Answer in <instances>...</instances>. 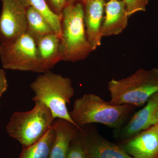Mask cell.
Here are the masks:
<instances>
[{
  "label": "cell",
  "instance_id": "cell-1",
  "mask_svg": "<svg viewBox=\"0 0 158 158\" xmlns=\"http://www.w3.org/2000/svg\"><path fill=\"white\" fill-rule=\"evenodd\" d=\"M135 108L131 105H112L98 95L89 93L75 100L69 114L81 128L98 123L118 130L126 123Z\"/></svg>",
  "mask_w": 158,
  "mask_h": 158
},
{
  "label": "cell",
  "instance_id": "cell-2",
  "mask_svg": "<svg viewBox=\"0 0 158 158\" xmlns=\"http://www.w3.org/2000/svg\"><path fill=\"white\" fill-rule=\"evenodd\" d=\"M31 88L34 93L33 101L44 104L51 110L55 119L67 120L82 130L72 119L67 108V105L74 95L70 78L47 71L31 83Z\"/></svg>",
  "mask_w": 158,
  "mask_h": 158
},
{
  "label": "cell",
  "instance_id": "cell-3",
  "mask_svg": "<svg viewBox=\"0 0 158 158\" xmlns=\"http://www.w3.org/2000/svg\"><path fill=\"white\" fill-rule=\"evenodd\" d=\"M61 29L60 49L62 61L84 60L93 52L86 34L81 4L66 5L62 13Z\"/></svg>",
  "mask_w": 158,
  "mask_h": 158
},
{
  "label": "cell",
  "instance_id": "cell-4",
  "mask_svg": "<svg viewBox=\"0 0 158 158\" xmlns=\"http://www.w3.org/2000/svg\"><path fill=\"white\" fill-rule=\"evenodd\" d=\"M108 89L111 104L140 106L158 92V69H138L125 78L112 79Z\"/></svg>",
  "mask_w": 158,
  "mask_h": 158
},
{
  "label": "cell",
  "instance_id": "cell-5",
  "mask_svg": "<svg viewBox=\"0 0 158 158\" xmlns=\"http://www.w3.org/2000/svg\"><path fill=\"white\" fill-rule=\"evenodd\" d=\"M34 108L27 112H14L6 130L10 137L19 142L23 148L39 141L52 127L55 121L51 110L41 102H34Z\"/></svg>",
  "mask_w": 158,
  "mask_h": 158
},
{
  "label": "cell",
  "instance_id": "cell-6",
  "mask_svg": "<svg viewBox=\"0 0 158 158\" xmlns=\"http://www.w3.org/2000/svg\"><path fill=\"white\" fill-rule=\"evenodd\" d=\"M0 59L5 69L45 72L38 57L36 43L27 33L13 42L1 44Z\"/></svg>",
  "mask_w": 158,
  "mask_h": 158
},
{
  "label": "cell",
  "instance_id": "cell-7",
  "mask_svg": "<svg viewBox=\"0 0 158 158\" xmlns=\"http://www.w3.org/2000/svg\"><path fill=\"white\" fill-rule=\"evenodd\" d=\"M0 42H13L27 33V8L20 0H1Z\"/></svg>",
  "mask_w": 158,
  "mask_h": 158
},
{
  "label": "cell",
  "instance_id": "cell-8",
  "mask_svg": "<svg viewBox=\"0 0 158 158\" xmlns=\"http://www.w3.org/2000/svg\"><path fill=\"white\" fill-rule=\"evenodd\" d=\"M77 138L85 150L87 158H135L118 144L112 143L101 135L89 125L79 131Z\"/></svg>",
  "mask_w": 158,
  "mask_h": 158
},
{
  "label": "cell",
  "instance_id": "cell-9",
  "mask_svg": "<svg viewBox=\"0 0 158 158\" xmlns=\"http://www.w3.org/2000/svg\"><path fill=\"white\" fill-rule=\"evenodd\" d=\"M158 107V92L148 100L143 109L134 113L121 128L116 130L115 137L121 141L133 138L141 132L157 124L156 113Z\"/></svg>",
  "mask_w": 158,
  "mask_h": 158
},
{
  "label": "cell",
  "instance_id": "cell-10",
  "mask_svg": "<svg viewBox=\"0 0 158 158\" xmlns=\"http://www.w3.org/2000/svg\"><path fill=\"white\" fill-rule=\"evenodd\" d=\"M135 158H158V124L118 144Z\"/></svg>",
  "mask_w": 158,
  "mask_h": 158
},
{
  "label": "cell",
  "instance_id": "cell-11",
  "mask_svg": "<svg viewBox=\"0 0 158 158\" xmlns=\"http://www.w3.org/2000/svg\"><path fill=\"white\" fill-rule=\"evenodd\" d=\"M84 22L88 41L93 51L101 44V28L105 2L104 0H84Z\"/></svg>",
  "mask_w": 158,
  "mask_h": 158
},
{
  "label": "cell",
  "instance_id": "cell-12",
  "mask_svg": "<svg viewBox=\"0 0 158 158\" xmlns=\"http://www.w3.org/2000/svg\"><path fill=\"white\" fill-rule=\"evenodd\" d=\"M106 16L101 28L102 37L120 34L128 24L127 11L122 0H110L105 4Z\"/></svg>",
  "mask_w": 158,
  "mask_h": 158
},
{
  "label": "cell",
  "instance_id": "cell-13",
  "mask_svg": "<svg viewBox=\"0 0 158 158\" xmlns=\"http://www.w3.org/2000/svg\"><path fill=\"white\" fill-rule=\"evenodd\" d=\"M52 127L55 131V138L49 158H66L69 145L81 130L61 118L55 119Z\"/></svg>",
  "mask_w": 158,
  "mask_h": 158
},
{
  "label": "cell",
  "instance_id": "cell-14",
  "mask_svg": "<svg viewBox=\"0 0 158 158\" xmlns=\"http://www.w3.org/2000/svg\"><path fill=\"white\" fill-rule=\"evenodd\" d=\"M36 43L38 57L45 72L62 61L60 38L56 34L53 33L46 35Z\"/></svg>",
  "mask_w": 158,
  "mask_h": 158
},
{
  "label": "cell",
  "instance_id": "cell-15",
  "mask_svg": "<svg viewBox=\"0 0 158 158\" xmlns=\"http://www.w3.org/2000/svg\"><path fill=\"white\" fill-rule=\"evenodd\" d=\"M27 33L35 42L45 35L54 33L45 19L31 6L27 8Z\"/></svg>",
  "mask_w": 158,
  "mask_h": 158
},
{
  "label": "cell",
  "instance_id": "cell-16",
  "mask_svg": "<svg viewBox=\"0 0 158 158\" xmlns=\"http://www.w3.org/2000/svg\"><path fill=\"white\" fill-rule=\"evenodd\" d=\"M55 138V131L51 127L39 141L23 148L19 158H49Z\"/></svg>",
  "mask_w": 158,
  "mask_h": 158
},
{
  "label": "cell",
  "instance_id": "cell-17",
  "mask_svg": "<svg viewBox=\"0 0 158 158\" xmlns=\"http://www.w3.org/2000/svg\"><path fill=\"white\" fill-rule=\"evenodd\" d=\"M27 8L31 6L42 15L48 23L54 33L61 39L62 36V15L54 12L49 7L45 0H20Z\"/></svg>",
  "mask_w": 158,
  "mask_h": 158
},
{
  "label": "cell",
  "instance_id": "cell-18",
  "mask_svg": "<svg viewBox=\"0 0 158 158\" xmlns=\"http://www.w3.org/2000/svg\"><path fill=\"white\" fill-rule=\"evenodd\" d=\"M77 135L69 145L66 158H86V153L82 146Z\"/></svg>",
  "mask_w": 158,
  "mask_h": 158
},
{
  "label": "cell",
  "instance_id": "cell-19",
  "mask_svg": "<svg viewBox=\"0 0 158 158\" xmlns=\"http://www.w3.org/2000/svg\"><path fill=\"white\" fill-rule=\"evenodd\" d=\"M125 5L128 15H131L139 11H144L145 6L142 0H122Z\"/></svg>",
  "mask_w": 158,
  "mask_h": 158
},
{
  "label": "cell",
  "instance_id": "cell-20",
  "mask_svg": "<svg viewBox=\"0 0 158 158\" xmlns=\"http://www.w3.org/2000/svg\"><path fill=\"white\" fill-rule=\"evenodd\" d=\"M8 87L6 72L4 69H0V99L4 93L6 92Z\"/></svg>",
  "mask_w": 158,
  "mask_h": 158
},
{
  "label": "cell",
  "instance_id": "cell-21",
  "mask_svg": "<svg viewBox=\"0 0 158 158\" xmlns=\"http://www.w3.org/2000/svg\"><path fill=\"white\" fill-rule=\"evenodd\" d=\"M51 4L59 15H62V11L66 5V0H50Z\"/></svg>",
  "mask_w": 158,
  "mask_h": 158
},
{
  "label": "cell",
  "instance_id": "cell-22",
  "mask_svg": "<svg viewBox=\"0 0 158 158\" xmlns=\"http://www.w3.org/2000/svg\"><path fill=\"white\" fill-rule=\"evenodd\" d=\"M75 1H76V0H66V5L73 3V2H74Z\"/></svg>",
  "mask_w": 158,
  "mask_h": 158
},
{
  "label": "cell",
  "instance_id": "cell-23",
  "mask_svg": "<svg viewBox=\"0 0 158 158\" xmlns=\"http://www.w3.org/2000/svg\"><path fill=\"white\" fill-rule=\"evenodd\" d=\"M142 1L144 6H146V5H147L148 2V0H142Z\"/></svg>",
  "mask_w": 158,
  "mask_h": 158
},
{
  "label": "cell",
  "instance_id": "cell-24",
  "mask_svg": "<svg viewBox=\"0 0 158 158\" xmlns=\"http://www.w3.org/2000/svg\"><path fill=\"white\" fill-rule=\"evenodd\" d=\"M156 117L157 122V124H158V107L156 113Z\"/></svg>",
  "mask_w": 158,
  "mask_h": 158
},
{
  "label": "cell",
  "instance_id": "cell-25",
  "mask_svg": "<svg viewBox=\"0 0 158 158\" xmlns=\"http://www.w3.org/2000/svg\"><path fill=\"white\" fill-rule=\"evenodd\" d=\"M1 102H0V107H1Z\"/></svg>",
  "mask_w": 158,
  "mask_h": 158
},
{
  "label": "cell",
  "instance_id": "cell-26",
  "mask_svg": "<svg viewBox=\"0 0 158 158\" xmlns=\"http://www.w3.org/2000/svg\"><path fill=\"white\" fill-rule=\"evenodd\" d=\"M86 158H87V157H86Z\"/></svg>",
  "mask_w": 158,
  "mask_h": 158
},
{
  "label": "cell",
  "instance_id": "cell-27",
  "mask_svg": "<svg viewBox=\"0 0 158 158\" xmlns=\"http://www.w3.org/2000/svg\"><path fill=\"white\" fill-rule=\"evenodd\" d=\"M104 1H105V0H104Z\"/></svg>",
  "mask_w": 158,
  "mask_h": 158
}]
</instances>
